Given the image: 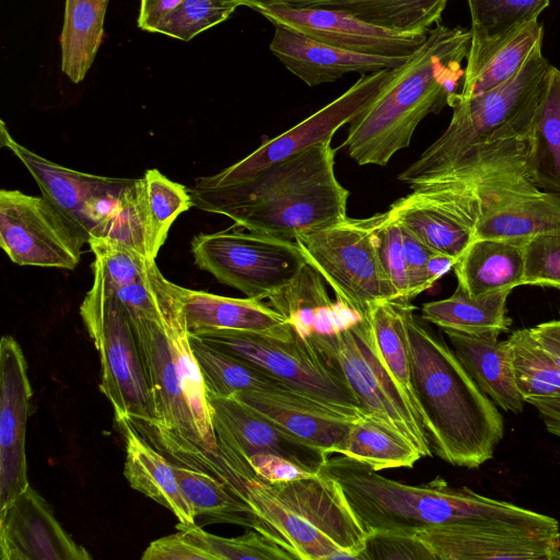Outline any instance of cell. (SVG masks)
I'll list each match as a JSON object with an SVG mask.
<instances>
[{
  "label": "cell",
  "mask_w": 560,
  "mask_h": 560,
  "mask_svg": "<svg viewBox=\"0 0 560 560\" xmlns=\"http://www.w3.org/2000/svg\"><path fill=\"white\" fill-rule=\"evenodd\" d=\"M109 0H66L60 35L61 70L81 82L90 70L104 35Z\"/></svg>",
  "instance_id": "37"
},
{
  "label": "cell",
  "mask_w": 560,
  "mask_h": 560,
  "mask_svg": "<svg viewBox=\"0 0 560 560\" xmlns=\"http://www.w3.org/2000/svg\"><path fill=\"white\" fill-rule=\"evenodd\" d=\"M530 54L523 67L504 83L479 94L450 95L453 108L444 132L410 164L398 179L409 184L432 180L466 153L501 140L528 138L551 63L541 51Z\"/></svg>",
  "instance_id": "5"
},
{
  "label": "cell",
  "mask_w": 560,
  "mask_h": 560,
  "mask_svg": "<svg viewBox=\"0 0 560 560\" xmlns=\"http://www.w3.org/2000/svg\"><path fill=\"white\" fill-rule=\"evenodd\" d=\"M524 402L535 407L547 430L560 438V396L528 397Z\"/></svg>",
  "instance_id": "56"
},
{
  "label": "cell",
  "mask_w": 560,
  "mask_h": 560,
  "mask_svg": "<svg viewBox=\"0 0 560 560\" xmlns=\"http://www.w3.org/2000/svg\"><path fill=\"white\" fill-rule=\"evenodd\" d=\"M231 451V450H230ZM233 453L226 487L282 537L299 560H341L354 557L282 504L249 464Z\"/></svg>",
  "instance_id": "20"
},
{
  "label": "cell",
  "mask_w": 560,
  "mask_h": 560,
  "mask_svg": "<svg viewBox=\"0 0 560 560\" xmlns=\"http://www.w3.org/2000/svg\"><path fill=\"white\" fill-rule=\"evenodd\" d=\"M1 560H90L31 486L0 511Z\"/></svg>",
  "instance_id": "17"
},
{
  "label": "cell",
  "mask_w": 560,
  "mask_h": 560,
  "mask_svg": "<svg viewBox=\"0 0 560 560\" xmlns=\"http://www.w3.org/2000/svg\"><path fill=\"white\" fill-rule=\"evenodd\" d=\"M116 422L125 441L124 475L129 486L168 509L179 523L196 524L194 509L180 488L173 463L127 420Z\"/></svg>",
  "instance_id": "28"
},
{
  "label": "cell",
  "mask_w": 560,
  "mask_h": 560,
  "mask_svg": "<svg viewBox=\"0 0 560 560\" xmlns=\"http://www.w3.org/2000/svg\"><path fill=\"white\" fill-rule=\"evenodd\" d=\"M189 334L209 330H242L288 338L293 328L269 304L246 298L236 299L177 285Z\"/></svg>",
  "instance_id": "25"
},
{
  "label": "cell",
  "mask_w": 560,
  "mask_h": 560,
  "mask_svg": "<svg viewBox=\"0 0 560 560\" xmlns=\"http://www.w3.org/2000/svg\"><path fill=\"white\" fill-rule=\"evenodd\" d=\"M523 285L560 289V232L540 234L524 244Z\"/></svg>",
  "instance_id": "48"
},
{
  "label": "cell",
  "mask_w": 560,
  "mask_h": 560,
  "mask_svg": "<svg viewBox=\"0 0 560 560\" xmlns=\"http://www.w3.org/2000/svg\"><path fill=\"white\" fill-rule=\"evenodd\" d=\"M368 319L372 340L380 358L419 415L411 387L409 345L397 300L378 303L373 307Z\"/></svg>",
  "instance_id": "41"
},
{
  "label": "cell",
  "mask_w": 560,
  "mask_h": 560,
  "mask_svg": "<svg viewBox=\"0 0 560 560\" xmlns=\"http://www.w3.org/2000/svg\"><path fill=\"white\" fill-rule=\"evenodd\" d=\"M395 68L363 74L339 97L288 131L264 142L243 160L211 175L198 177L195 188H215L243 182L267 166L285 160L316 143L331 140L335 132L351 122L376 98L393 77Z\"/></svg>",
  "instance_id": "11"
},
{
  "label": "cell",
  "mask_w": 560,
  "mask_h": 560,
  "mask_svg": "<svg viewBox=\"0 0 560 560\" xmlns=\"http://www.w3.org/2000/svg\"><path fill=\"white\" fill-rule=\"evenodd\" d=\"M400 228L409 282L408 299L411 300L431 288L428 280L427 265L434 250L408 230Z\"/></svg>",
  "instance_id": "52"
},
{
  "label": "cell",
  "mask_w": 560,
  "mask_h": 560,
  "mask_svg": "<svg viewBox=\"0 0 560 560\" xmlns=\"http://www.w3.org/2000/svg\"><path fill=\"white\" fill-rule=\"evenodd\" d=\"M544 25L535 21L522 28L503 45L458 92L470 96L489 91L511 79L535 48L542 45Z\"/></svg>",
  "instance_id": "43"
},
{
  "label": "cell",
  "mask_w": 560,
  "mask_h": 560,
  "mask_svg": "<svg viewBox=\"0 0 560 560\" xmlns=\"http://www.w3.org/2000/svg\"><path fill=\"white\" fill-rule=\"evenodd\" d=\"M560 290V289H559Z\"/></svg>",
  "instance_id": "58"
},
{
  "label": "cell",
  "mask_w": 560,
  "mask_h": 560,
  "mask_svg": "<svg viewBox=\"0 0 560 560\" xmlns=\"http://www.w3.org/2000/svg\"><path fill=\"white\" fill-rule=\"evenodd\" d=\"M510 293L511 290H503L471 296L457 285L450 298L423 304L421 317L442 330L500 336L512 325L506 308Z\"/></svg>",
  "instance_id": "35"
},
{
  "label": "cell",
  "mask_w": 560,
  "mask_h": 560,
  "mask_svg": "<svg viewBox=\"0 0 560 560\" xmlns=\"http://www.w3.org/2000/svg\"><path fill=\"white\" fill-rule=\"evenodd\" d=\"M264 482L282 504L359 560L369 533L334 480L319 472L288 482Z\"/></svg>",
  "instance_id": "19"
},
{
  "label": "cell",
  "mask_w": 560,
  "mask_h": 560,
  "mask_svg": "<svg viewBox=\"0 0 560 560\" xmlns=\"http://www.w3.org/2000/svg\"><path fill=\"white\" fill-rule=\"evenodd\" d=\"M192 205L245 230L285 240L348 218L349 191L335 174L331 140L273 163L243 182L189 189Z\"/></svg>",
  "instance_id": "2"
},
{
  "label": "cell",
  "mask_w": 560,
  "mask_h": 560,
  "mask_svg": "<svg viewBox=\"0 0 560 560\" xmlns=\"http://www.w3.org/2000/svg\"><path fill=\"white\" fill-rule=\"evenodd\" d=\"M190 246L199 269L210 272L222 284L259 301L280 291L306 264L294 240L236 225L197 234Z\"/></svg>",
  "instance_id": "9"
},
{
  "label": "cell",
  "mask_w": 560,
  "mask_h": 560,
  "mask_svg": "<svg viewBox=\"0 0 560 560\" xmlns=\"http://www.w3.org/2000/svg\"><path fill=\"white\" fill-rule=\"evenodd\" d=\"M470 12V46L464 81L480 68L515 34L549 5L550 0H467Z\"/></svg>",
  "instance_id": "27"
},
{
  "label": "cell",
  "mask_w": 560,
  "mask_h": 560,
  "mask_svg": "<svg viewBox=\"0 0 560 560\" xmlns=\"http://www.w3.org/2000/svg\"><path fill=\"white\" fill-rule=\"evenodd\" d=\"M93 283L80 305V315L100 354V389L112 404L115 420L151 423L155 413L130 315L91 265Z\"/></svg>",
  "instance_id": "6"
},
{
  "label": "cell",
  "mask_w": 560,
  "mask_h": 560,
  "mask_svg": "<svg viewBox=\"0 0 560 560\" xmlns=\"http://www.w3.org/2000/svg\"><path fill=\"white\" fill-rule=\"evenodd\" d=\"M160 322L166 334L182 390L201 441L217 447L203 377L191 349L177 284L172 283L161 306Z\"/></svg>",
  "instance_id": "32"
},
{
  "label": "cell",
  "mask_w": 560,
  "mask_h": 560,
  "mask_svg": "<svg viewBox=\"0 0 560 560\" xmlns=\"http://www.w3.org/2000/svg\"><path fill=\"white\" fill-rule=\"evenodd\" d=\"M307 339L346 383L365 416L404 434L422 457L432 455L424 424L380 358L368 318L339 334Z\"/></svg>",
  "instance_id": "8"
},
{
  "label": "cell",
  "mask_w": 560,
  "mask_h": 560,
  "mask_svg": "<svg viewBox=\"0 0 560 560\" xmlns=\"http://www.w3.org/2000/svg\"><path fill=\"white\" fill-rule=\"evenodd\" d=\"M451 347L478 387L502 410L520 413L524 399L513 371L509 340L443 330Z\"/></svg>",
  "instance_id": "26"
},
{
  "label": "cell",
  "mask_w": 560,
  "mask_h": 560,
  "mask_svg": "<svg viewBox=\"0 0 560 560\" xmlns=\"http://www.w3.org/2000/svg\"><path fill=\"white\" fill-rule=\"evenodd\" d=\"M378 257L397 300H409V282L400 225L388 212L376 230ZM410 301V300H409Z\"/></svg>",
  "instance_id": "49"
},
{
  "label": "cell",
  "mask_w": 560,
  "mask_h": 560,
  "mask_svg": "<svg viewBox=\"0 0 560 560\" xmlns=\"http://www.w3.org/2000/svg\"><path fill=\"white\" fill-rule=\"evenodd\" d=\"M139 180V191L147 231V250L155 260L177 217L192 207L189 190L167 178L156 168L147 170Z\"/></svg>",
  "instance_id": "40"
},
{
  "label": "cell",
  "mask_w": 560,
  "mask_h": 560,
  "mask_svg": "<svg viewBox=\"0 0 560 560\" xmlns=\"http://www.w3.org/2000/svg\"><path fill=\"white\" fill-rule=\"evenodd\" d=\"M456 259L446 254L434 252L427 265L428 280L432 287L440 278L447 273L455 265Z\"/></svg>",
  "instance_id": "57"
},
{
  "label": "cell",
  "mask_w": 560,
  "mask_h": 560,
  "mask_svg": "<svg viewBox=\"0 0 560 560\" xmlns=\"http://www.w3.org/2000/svg\"><path fill=\"white\" fill-rule=\"evenodd\" d=\"M273 25L281 24L317 42L366 55L410 57L428 33H401L325 9H300L281 3L253 4Z\"/></svg>",
  "instance_id": "13"
},
{
  "label": "cell",
  "mask_w": 560,
  "mask_h": 560,
  "mask_svg": "<svg viewBox=\"0 0 560 560\" xmlns=\"http://www.w3.org/2000/svg\"><path fill=\"white\" fill-rule=\"evenodd\" d=\"M195 336L250 363L295 392L353 417L365 416L346 383L327 365L313 343L294 330L288 338L242 330H209Z\"/></svg>",
  "instance_id": "10"
},
{
  "label": "cell",
  "mask_w": 560,
  "mask_h": 560,
  "mask_svg": "<svg viewBox=\"0 0 560 560\" xmlns=\"http://www.w3.org/2000/svg\"><path fill=\"white\" fill-rule=\"evenodd\" d=\"M199 547L211 553L214 560H295V555L264 534L250 529L245 534L225 538L210 534L197 524L176 525Z\"/></svg>",
  "instance_id": "44"
},
{
  "label": "cell",
  "mask_w": 560,
  "mask_h": 560,
  "mask_svg": "<svg viewBox=\"0 0 560 560\" xmlns=\"http://www.w3.org/2000/svg\"><path fill=\"white\" fill-rule=\"evenodd\" d=\"M0 139L1 147L8 148L30 172L43 197L88 244L91 232L85 215L86 207L114 178L74 171L40 156L15 141L3 120Z\"/></svg>",
  "instance_id": "23"
},
{
  "label": "cell",
  "mask_w": 560,
  "mask_h": 560,
  "mask_svg": "<svg viewBox=\"0 0 560 560\" xmlns=\"http://www.w3.org/2000/svg\"><path fill=\"white\" fill-rule=\"evenodd\" d=\"M91 238L125 245L149 258L138 179L127 185L115 211L92 231Z\"/></svg>",
  "instance_id": "45"
},
{
  "label": "cell",
  "mask_w": 560,
  "mask_h": 560,
  "mask_svg": "<svg viewBox=\"0 0 560 560\" xmlns=\"http://www.w3.org/2000/svg\"><path fill=\"white\" fill-rule=\"evenodd\" d=\"M215 440L245 460L254 454L282 456L311 474H319L324 452L300 442L235 397L207 394Z\"/></svg>",
  "instance_id": "15"
},
{
  "label": "cell",
  "mask_w": 560,
  "mask_h": 560,
  "mask_svg": "<svg viewBox=\"0 0 560 560\" xmlns=\"http://www.w3.org/2000/svg\"><path fill=\"white\" fill-rule=\"evenodd\" d=\"M231 397L237 398L294 439L327 456L337 454L352 423L359 419L289 387L248 390Z\"/></svg>",
  "instance_id": "18"
},
{
  "label": "cell",
  "mask_w": 560,
  "mask_h": 560,
  "mask_svg": "<svg viewBox=\"0 0 560 560\" xmlns=\"http://www.w3.org/2000/svg\"><path fill=\"white\" fill-rule=\"evenodd\" d=\"M560 232V197L538 190L498 202L485 211L472 229V240L498 238L518 243Z\"/></svg>",
  "instance_id": "31"
},
{
  "label": "cell",
  "mask_w": 560,
  "mask_h": 560,
  "mask_svg": "<svg viewBox=\"0 0 560 560\" xmlns=\"http://www.w3.org/2000/svg\"><path fill=\"white\" fill-rule=\"evenodd\" d=\"M524 244L508 240H471L453 269L457 285L480 296L523 285Z\"/></svg>",
  "instance_id": "30"
},
{
  "label": "cell",
  "mask_w": 560,
  "mask_h": 560,
  "mask_svg": "<svg viewBox=\"0 0 560 560\" xmlns=\"http://www.w3.org/2000/svg\"><path fill=\"white\" fill-rule=\"evenodd\" d=\"M529 330L560 368V319L540 323Z\"/></svg>",
  "instance_id": "55"
},
{
  "label": "cell",
  "mask_w": 560,
  "mask_h": 560,
  "mask_svg": "<svg viewBox=\"0 0 560 560\" xmlns=\"http://www.w3.org/2000/svg\"><path fill=\"white\" fill-rule=\"evenodd\" d=\"M320 472L340 488L365 530L416 534L432 526L472 524L514 528L548 536L556 518L481 495L467 487H453L441 476L411 486L386 478L366 464L345 455H330Z\"/></svg>",
  "instance_id": "1"
},
{
  "label": "cell",
  "mask_w": 560,
  "mask_h": 560,
  "mask_svg": "<svg viewBox=\"0 0 560 560\" xmlns=\"http://www.w3.org/2000/svg\"><path fill=\"white\" fill-rule=\"evenodd\" d=\"M240 5L238 0H184L154 32L188 42L225 21Z\"/></svg>",
  "instance_id": "46"
},
{
  "label": "cell",
  "mask_w": 560,
  "mask_h": 560,
  "mask_svg": "<svg viewBox=\"0 0 560 560\" xmlns=\"http://www.w3.org/2000/svg\"><path fill=\"white\" fill-rule=\"evenodd\" d=\"M189 340L207 394L231 397L248 390L288 387L250 363L206 343L195 335L189 334Z\"/></svg>",
  "instance_id": "39"
},
{
  "label": "cell",
  "mask_w": 560,
  "mask_h": 560,
  "mask_svg": "<svg viewBox=\"0 0 560 560\" xmlns=\"http://www.w3.org/2000/svg\"><path fill=\"white\" fill-rule=\"evenodd\" d=\"M508 340L516 386L523 399L560 396V368L529 328L513 331Z\"/></svg>",
  "instance_id": "42"
},
{
  "label": "cell",
  "mask_w": 560,
  "mask_h": 560,
  "mask_svg": "<svg viewBox=\"0 0 560 560\" xmlns=\"http://www.w3.org/2000/svg\"><path fill=\"white\" fill-rule=\"evenodd\" d=\"M88 244L94 254V260L114 290L141 279L154 261L125 245L107 240L91 238Z\"/></svg>",
  "instance_id": "47"
},
{
  "label": "cell",
  "mask_w": 560,
  "mask_h": 560,
  "mask_svg": "<svg viewBox=\"0 0 560 560\" xmlns=\"http://www.w3.org/2000/svg\"><path fill=\"white\" fill-rule=\"evenodd\" d=\"M0 511L28 486L25 452L32 387L27 364L18 341L3 336L0 342Z\"/></svg>",
  "instance_id": "14"
},
{
  "label": "cell",
  "mask_w": 560,
  "mask_h": 560,
  "mask_svg": "<svg viewBox=\"0 0 560 560\" xmlns=\"http://www.w3.org/2000/svg\"><path fill=\"white\" fill-rule=\"evenodd\" d=\"M387 212L429 248L456 260L472 240L469 226L445 206L417 189L393 202Z\"/></svg>",
  "instance_id": "34"
},
{
  "label": "cell",
  "mask_w": 560,
  "mask_h": 560,
  "mask_svg": "<svg viewBox=\"0 0 560 560\" xmlns=\"http://www.w3.org/2000/svg\"><path fill=\"white\" fill-rule=\"evenodd\" d=\"M131 323L155 413V421L148 424H155L203 443L182 390L170 343L160 319L131 318Z\"/></svg>",
  "instance_id": "21"
},
{
  "label": "cell",
  "mask_w": 560,
  "mask_h": 560,
  "mask_svg": "<svg viewBox=\"0 0 560 560\" xmlns=\"http://www.w3.org/2000/svg\"><path fill=\"white\" fill-rule=\"evenodd\" d=\"M397 303L409 345L413 398L431 447L453 466L477 468L492 458L503 438V417L452 347L415 315L410 301Z\"/></svg>",
  "instance_id": "3"
},
{
  "label": "cell",
  "mask_w": 560,
  "mask_h": 560,
  "mask_svg": "<svg viewBox=\"0 0 560 560\" xmlns=\"http://www.w3.org/2000/svg\"><path fill=\"white\" fill-rule=\"evenodd\" d=\"M84 244L43 196L0 190V246L14 264L73 270Z\"/></svg>",
  "instance_id": "12"
},
{
  "label": "cell",
  "mask_w": 560,
  "mask_h": 560,
  "mask_svg": "<svg viewBox=\"0 0 560 560\" xmlns=\"http://www.w3.org/2000/svg\"><path fill=\"white\" fill-rule=\"evenodd\" d=\"M434 560H560V538L472 524L432 526L415 534Z\"/></svg>",
  "instance_id": "16"
},
{
  "label": "cell",
  "mask_w": 560,
  "mask_h": 560,
  "mask_svg": "<svg viewBox=\"0 0 560 560\" xmlns=\"http://www.w3.org/2000/svg\"><path fill=\"white\" fill-rule=\"evenodd\" d=\"M272 54L308 86L332 82L349 72H377L397 68L408 57H384L340 49L317 42L281 24L275 25Z\"/></svg>",
  "instance_id": "22"
},
{
  "label": "cell",
  "mask_w": 560,
  "mask_h": 560,
  "mask_svg": "<svg viewBox=\"0 0 560 560\" xmlns=\"http://www.w3.org/2000/svg\"><path fill=\"white\" fill-rule=\"evenodd\" d=\"M325 283L306 262L293 280L268 299L269 305L304 339L336 335L364 319L339 300L332 301Z\"/></svg>",
  "instance_id": "24"
},
{
  "label": "cell",
  "mask_w": 560,
  "mask_h": 560,
  "mask_svg": "<svg viewBox=\"0 0 560 560\" xmlns=\"http://www.w3.org/2000/svg\"><path fill=\"white\" fill-rule=\"evenodd\" d=\"M337 454L366 464L375 471L410 468L422 457L404 434L375 418L357 419Z\"/></svg>",
  "instance_id": "38"
},
{
  "label": "cell",
  "mask_w": 560,
  "mask_h": 560,
  "mask_svg": "<svg viewBox=\"0 0 560 560\" xmlns=\"http://www.w3.org/2000/svg\"><path fill=\"white\" fill-rule=\"evenodd\" d=\"M386 215L343 221L295 237L305 260L324 278L336 299L369 318L375 305L397 300L382 267L376 230Z\"/></svg>",
  "instance_id": "7"
},
{
  "label": "cell",
  "mask_w": 560,
  "mask_h": 560,
  "mask_svg": "<svg viewBox=\"0 0 560 560\" xmlns=\"http://www.w3.org/2000/svg\"><path fill=\"white\" fill-rule=\"evenodd\" d=\"M470 31L436 24L376 98L350 122L343 147L359 165L385 166L409 147L420 121L439 113L464 79Z\"/></svg>",
  "instance_id": "4"
},
{
  "label": "cell",
  "mask_w": 560,
  "mask_h": 560,
  "mask_svg": "<svg viewBox=\"0 0 560 560\" xmlns=\"http://www.w3.org/2000/svg\"><path fill=\"white\" fill-rule=\"evenodd\" d=\"M246 462L258 478L270 483L288 482L313 475L291 460L271 453L254 454Z\"/></svg>",
  "instance_id": "53"
},
{
  "label": "cell",
  "mask_w": 560,
  "mask_h": 560,
  "mask_svg": "<svg viewBox=\"0 0 560 560\" xmlns=\"http://www.w3.org/2000/svg\"><path fill=\"white\" fill-rule=\"evenodd\" d=\"M241 5L281 3L300 9L342 12L401 33H428L440 23L448 0H238Z\"/></svg>",
  "instance_id": "29"
},
{
  "label": "cell",
  "mask_w": 560,
  "mask_h": 560,
  "mask_svg": "<svg viewBox=\"0 0 560 560\" xmlns=\"http://www.w3.org/2000/svg\"><path fill=\"white\" fill-rule=\"evenodd\" d=\"M173 466L180 488L194 509L198 526L225 523L247 527L291 551L278 532L257 515L244 500L234 495L224 483L206 472L174 463Z\"/></svg>",
  "instance_id": "33"
},
{
  "label": "cell",
  "mask_w": 560,
  "mask_h": 560,
  "mask_svg": "<svg viewBox=\"0 0 560 560\" xmlns=\"http://www.w3.org/2000/svg\"><path fill=\"white\" fill-rule=\"evenodd\" d=\"M142 560H214L213 556L192 541L185 532L153 540Z\"/></svg>",
  "instance_id": "51"
},
{
  "label": "cell",
  "mask_w": 560,
  "mask_h": 560,
  "mask_svg": "<svg viewBox=\"0 0 560 560\" xmlns=\"http://www.w3.org/2000/svg\"><path fill=\"white\" fill-rule=\"evenodd\" d=\"M528 166L542 191L560 197V70L550 65L530 132Z\"/></svg>",
  "instance_id": "36"
},
{
  "label": "cell",
  "mask_w": 560,
  "mask_h": 560,
  "mask_svg": "<svg viewBox=\"0 0 560 560\" xmlns=\"http://www.w3.org/2000/svg\"><path fill=\"white\" fill-rule=\"evenodd\" d=\"M184 0H141L138 26L154 32L158 24Z\"/></svg>",
  "instance_id": "54"
},
{
  "label": "cell",
  "mask_w": 560,
  "mask_h": 560,
  "mask_svg": "<svg viewBox=\"0 0 560 560\" xmlns=\"http://www.w3.org/2000/svg\"><path fill=\"white\" fill-rule=\"evenodd\" d=\"M359 560H434L427 546L415 535L394 530L369 532Z\"/></svg>",
  "instance_id": "50"
}]
</instances>
